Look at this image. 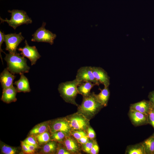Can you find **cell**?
I'll list each match as a JSON object with an SVG mask.
<instances>
[{"instance_id":"1","label":"cell","mask_w":154,"mask_h":154,"mask_svg":"<svg viewBox=\"0 0 154 154\" xmlns=\"http://www.w3.org/2000/svg\"><path fill=\"white\" fill-rule=\"evenodd\" d=\"M94 93L83 96L81 104L78 106L77 112L81 113L89 120L92 118L104 107L96 99Z\"/></svg>"},{"instance_id":"2","label":"cell","mask_w":154,"mask_h":154,"mask_svg":"<svg viewBox=\"0 0 154 154\" xmlns=\"http://www.w3.org/2000/svg\"><path fill=\"white\" fill-rule=\"evenodd\" d=\"M4 59L6 61L9 70L13 74L28 73L30 67L27 64V60L17 52L5 54Z\"/></svg>"},{"instance_id":"3","label":"cell","mask_w":154,"mask_h":154,"mask_svg":"<svg viewBox=\"0 0 154 154\" xmlns=\"http://www.w3.org/2000/svg\"><path fill=\"white\" fill-rule=\"evenodd\" d=\"M81 82L75 79L72 81L62 82L59 84L58 91L60 96L66 102L78 106L75 100L78 94V86Z\"/></svg>"},{"instance_id":"4","label":"cell","mask_w":154,"mask_h":154,"mask_svg":"<svg viewBox=\"0 0 154 154\" xmlns=\"http://www.w3.org/2000/svg\"><path fill=\"white\" fill-rule=\"evenodd\" d=\"M8 11L11 13V17L10 20L7 18L3 19L1 17V23L7 22L9 25L14 29L19 26L23 24H28L32 22L31 19L29 17L26 12L23 10L13 9Z\"/></svg>"},{"instance_id":"5","label":"cell","mask_w":154,"mask_h":154,"mask_svg":"<svg viewBox=\"0 0 154 154\" xmlns=\"http://www.w3.org/2000/svg\"><path fill=\"white\" fill-rule=\"evenodd\" d=\"M68 120L72 130L86 131L90 125V120L84 115L77 112L65 117Z\"/></svg>"},{"instance_id":"6","label":"cell","mask_w":154,"mask_h":154,"mask_svg":"<svg viewBox=\"0 0 154 154\" xmlns=\"http://www.w3.org/2000/svg\"><path fill=\"white\" fill-rule=\"evenodd\" d=\"M46 25V23L43 22L41 26L32 35L33 37L31 39L32 41L46 42L50 45L53 44L56 35L46 29L45 27Z\"/></svg>"},{"instance_id":"7","label":"cell","mask_w":154,"mask_h":154,"mask_svg":"<svg viewBox=\"0 0 154 154\" xmlns=\"http://www.w3.org/2000/svg\"><path fill=\"white\" fill-rule=\"evenodd\" d=\"M4 37L6 45L5 50L10 53L17 52L18 45L24 39L21 32L18 34H4Z\"/></svg>"},{"instance_id":"8","label":"cell","mask_w":154,"mask_h":154,"mask_svg":"<svg viewBox=\"0 0 154 154\" xmlns=\"http://www.w3.org/2000/svg\"><path fill=\"white\" fill-rule=\"evenodd\" d=\"M49 131L50 133L61 131L68 135H71L72 129L65 117L50 120Z\"/></svg>"},{"instance_id":"9","label":"cell","mask_w":154,"mask_h":154,"mask_svg":"<svg viewBox=\"0 0 154 154\" xmlns=\"http://www.w3.org/2000/svg\"><path fill=\"white\" fill-rule=\"evenodd\" d=\"M75 79L80 82H91L98 86L100 84L94 77L91 66H84L80 68L77 70Z\"/></svg>"},{"instance_id":"10","label":"cell","mask_w":154,"mask_h":154,"mask_svg":"<svg viewBox=\"0 0 154 154\" xmlns=\"http://www.w3.org/2000/svg\"><path fill=\"white\" fill-rule=\"evenodd\" d=\"M25 42V46L23 48H20L18 50L21 52L20 54L22 56L29 60L31 66H33L36 64L37 60L41 57V55L35 46H30L26 40Z\"/></svg>"},{"instance_id":"11","label":"cell","mask_w":154,"mask_h":154,"mask_svg":"<svg viewBox=\"0 0 154 154\" xmlns=\"http://www.w3.org/2000/svg\"><path fill=\"white\" fill-rule=\"evenodd\" d=\"M61 143L71 154H81V144L72 135L67 136Z\"/></svg>"},{"instance_id":"12","label":"cell","mask_w":154,"mask_h":154,"mask_svg":"<svg viewBox=\"0 0 154 154\" xmlns=\"http://www.w3.org/2000/svg\"><path fill=\"white\" fill-rule=\"evenodd\" d=\"M128 116L132 124L138 126L148 123L147 115L129 109Z\"/></svg>"},{"instance_id":"13","label":"cell","mask_w":154,"mask_h":154,"mask_svg":"<svg viewBox=\"0 0 154 154\" xmlns=\"http://www.w3.org/2000/svg\"><path fill=\"white\" fill-rule=\"evenodd\" d=\"M92 70L94 77L100 84H103L104 87H109L110 78L105 70L100 67L92 66Z\"/></svg>"},{"instance_id":"14","label":"cell","mask_w":154,"mask_h":154,"mask_svg":"<svg viewBox=\"0 0 154 154\" xmlns=\"http://www.w3.org/2000/svg\"><path fill=\"white\" fill-rule=\"evenodd\" d=\"M15 76L7 68H5L0 74V82L3 89L13 86Z\"/></svg>"},{"instance_id":"15","label":"cell","mask_w":154,"mask_h":154,"mask_svg":"<svg viewBox=\"0 0 154 154\" xmlns=\"http://www.w3.org/2000/svg\"><path fill=\"white\" fill-rule=\"evenodd\" d=\"M153 106L149 100H143L131 104L129 109L147 115Z\"/></svg>"},{"instance_id":"16","label":"cell","mask_w":154,"mask_h":154,"mask_svg":"<svg viewBox=\"0 0 154 154\" xmlns=\"http://www.w3.org/2000/svg\"><path fill=\"white\" fill-rule=\"evenodd\" d=\"M17 91L16 88L13 86L3 89L1 100L4 102L9 103L15 102Z\"/></svg>"},{"instance_id":"17","label":"cell","mask_w":154,"mask_h":154,"mask_svg":"<svg viewBox=\"0 0 154 154\" xmlns=\"http://www.w3.org/2000/svg\"><path fill=\"white\" fill-rule=\"evenodd\" d=\"M20 77L18 80L14 83L17 92H29L31 91L29 83L27 77L22 73L20 74Z\"/></svg>"},{"instance_id":"18","label":"cell","mask_w":154,"mask_h":154,"mask_svg":"<svg viewBox=\"0 0 154 154\" xmlns=\"http://www.w3.org/2000/svg\"><path fill=\"white\" fill-rule=\"evenodd\" d=\"M100 92L94 95L97 100L104 107L107 106L109 99L110 92L108 87H104L103 89H100Z\"/></svg>"},{"instance_id":"19","label":"cell","mask_w":154,"mask_h":154,"mask_svg":"<svg viewBox=\"0 0 154 154\" xmlns=\"http://www.w3.org/2000/svg\"><path fill=\"white\" fill-rule=\"evenodd\" d=\"M50 120L39 123L34 127L30 131L29 135L34 136L49 131Z\"/></svg>"},{"instance_id":"20","label":"cell","mask_w":154,"mask_h":154,"mask_svg":"<svg viewBox=\"0 0 154 154\" xmlns=\"http://www.w3.org/2000/svg\"><path fill=\"white\" fill-rule=\"evenodd\" d=\"M95 85V84L91 82H82L78 87V94L81 95L82 96H87L90 95L91 94V89Z\"/></svg>"},{"instance_id":"21","label":"cell","mask_w":154,"mask_h":154,"mask_svg":"<svg viewBox=\"0 0 154 154\" xmlns=\"http://www.w3.org/2000/svg\"><path fill=\"white\" fill-rule=\"evenodd\" d=\"M125 154H145L143 146L141 142L128 146L125 151Z\"/></svg>"},{"instance_id":"22","label":"cell","mask_w":154,"mask_h":154,"mask_svg":"<svg viewBox=\"0 0 154 154\" xmlns=\"http://www.w3.org/2000/svg\"><path fill=\"white\" fill-rule=\"evenodd\" d=\"M58 143L53 140H50L44 145L41 150L42 153L46 154H56Z\"/></svg>"},{"instance_id":"23","label":"cell","mask_w":154,"mask_h":154,"mask_svg":"<svg viewBox=\"0 0 154 154\" xmlns=\"http://www.w3.org/2000/svg\"><path fill=\"white\" fill-rule=\"evenodd\" d=\"M141 143L145 154H154V137L152 135Z\"/></svg>"},{"instance_id":"24","label":"cell","mask_w":154,"mask_h":154,"mask_svg":"<svg viewBox=\"0 0 154 154\" xmlns=\"http://www.w3.org/2000/svg\"><path fill=\"white\" fill-rule=\"evenodd\" d=\"M36 139L38 145H44L51 140V133L49 131L34 136Z\"/></svg>"},{"instance_id":"25","label":"cell","mask_w":154,"mask_h":154,"mask_svg":"<svg viewBox=\"0 0 154 154\" xmlns=\"http://www.w3.org/2000/svg\"><path fill=\"white\" fill-rule=\"evenodd\" d=\"M0 149L1 152L4 154H16L19 151L17 147L9 146L2 141L0 142Z\"/></svg>"},{"instance_id":"26","label":"cell","mask_w":154,"mask_h":154,"mask_svg":"<svg viewBox=\"0 0 154 154\" xmlns=\"http://www.w3.org/2000/svg\"><path fill=\"white\" fill-rule=\"evenodd\" d=\"M50 133L51 140L59 143H62L67 136L65 133L61 131H57Z\"/></svg>"},{"instance_id":"27","label":"cell","mask_w":154,"mask_h":154,"mask_svg":"<svg viewBox=\"0 0 154 154\" xmlns=\"http://www.w3.org/2000/svg\"><path fill=\"white\" fill-rule=\"evenodd\" d=\"M95 139H90L86 143L81 145L82 150L84 152L89 154L93 146Z\"/></svg>"},{"instance_id":"28","label":"cell","mask_w":154,"mask_h":154,"mask_svg":"<svg viewBox=\"0 0 154 154\" xmlns=\"http://www.w3.org/2000/svg\"><path fill=\"white\" fill-rule=\"evenodd\" d=\"M71 134L77 140L83 137L87 136L86 131L84 130H72Z\"/></svg>"},{"instance_id":"29","label":"cell","mask_w":154,"mask_h":154,"mask_svg":"<svg viewBox=\"0 0 154 154\" xmlns=\"http://www.w3.org/2000/svg\"><path fill=\"white\" fill-rule=\"evenodd\" d=\"M23 141L26 144L35 145L38 148L39 147L36 139L33 136L29 135Z\"/></svg>"},{"instance_id":"30","label":"cell","mask_w":154,"mask_h":154,"mask_svg":"<svg viewBox=\"0 0 154 154\" xmlns=\"http://www.w3.org/2000/svg\"><path fill=\"white\" fill-rule=\"evenodd\" d=\"M56 154H71L61 143H58Z\"/></svg>"},{"instance_id":"31","label":"cell","mask_w":154,"mask_h":154,"mask_svg":"<svg viewBox=\"0 0 154 154\" xmlns=\"http://www.w3.org/2000/svg\"><path fill=\"white\" fill-rule=\"evenodd\" d=\"M148 123L151 125L154 129V106H153L147 114Z\"/></svg>"},{"instance_id":"32","label":"cell","mask_w":154,"mask_h":154,"mask_svg":"<svg viewBox=\"0 0 154 154\" xmlns=\"http://www.w3.org/2000/svg\"><path fill=\"white\" fill-rule=\"evenodd\" d=\"M86 131L87 136L90 139H95L96 137L95 132L90 125L88 127Z\"/></svg>"},{"instance_id":"33","label":"cell","mask_w":154,"mask_h":154,"mask_svg":"<svg viewBox=\"0 0 154 154\" xmlns=\"http://www.w3.org/2000/svg\"><path fill=\"white\" fill-rule=\"evenodd\" d=\"M99 151V147L95 139L93 146L90 150V154H98Z\"/></svg>"},{"instance_id":"34","label":"cell","mask_w":154,"mask_h":154,"mask_svg":"<svg viewBox=\"0 0 154 154\" xmlns=\"http://www.w3.org/2000/svg\"><path fill=\"white\" fill-rule=\"evenodd\" d=\"M4 34L3 33H2L1 31H0V56L3 64V62L2 56L1 54V52H3L5 54V53L3 51L1 48V46L2 44L3 43V42H4Z\"/></svg>"},{"instance_id":"35","label":"cell","mask_w":154,"mask_h":154,"mask_svg":"<svg viewBox=\"0 0 154 154\" xmlns=\"http://www.w3.org/2000/svg\"><path fill=\"white\" fill-rule=\"evenodd\" d=\"M21 145L24 153L27 154H32L28 148L26 144L23 141L21 142Z\"/></svg>"},{"instance_id":"36","label":"cell","mask_w":154,"mask_h":154,"mask_svg":"<svg viewBox=\"0 0 154 154\" xmlns=\"http://www.w3.org/2000/svg\"><path fill=\"white\" fill-rule=\"evenodd\" d=\"M89 139H90L87 136L83 137L77 140L81 145L86 143L89 141Z\"/></svg>"},{"instance_id":"37","label":"cell","mask_w":154,"mask_h":154,"mask_svg":"<svg viewBox=\"0 0 154 154\" xmlns=\"http://www.w3.org/2000/svg\"><path fill=\"white\" fill-rule=\"evenodd\" d=\"M148 98L149 101L154 106V91H151L149 93Z\"/></svg>"},{"instance_id":"38","label":"cell","mask_w":154,"mask_h":154,"mask_svg":"<svg viewBox=\"0 0 154 154\" xmlns=\"http://www.w3.org/2000/svg\"><path fill=\"white\" fill-rule=\"evenodd\" d=\"M27 146L32 154L34 153L38 148L35 146L26 144Z\"/></svg>"},{"instance_id":"39","label":"cell","mask_w":154,"mask_h":154,"mask_svg":"<svg viewBox=\"0 0 154 154\" xmlns=\"http://www.w3.org/2000/svg\"><path fill=\"white\" fill-rule=\"evenodd\" d=\"M152 135L154 137V133Z\"/></svg>"}]
</instances>
